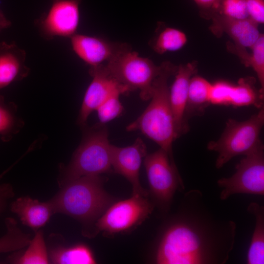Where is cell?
I'll return each mask as SVG.
<instances>
[{
  "instance_id": "2",
  "label": "cell",
  "mask_w": 264,
  "mask_h": 264,
  "mask_svg": "<svg viewBox=\"0 0 264 264\" xmlns=\"http://www.w3.org/2000/svg\"><path fill=\"white\" fill-rule=\"evenodd\" d=\"M153 86L151 101L144 112L126 127L128 132L140 131L154 141L168 154L176 167L173 153V143L176 139L174 118L169 99L168 79L175 74L177 66L169 61L163 62Z\"/></svg>"
},
{
  "instance_id": "33",
  "label": "cell",
  "mask_w": 264,
  "mask_h": 264,
  "mask_svg": "<svg viewBox=\"0 0 264 264\" xmlns=\"http://www.w3.org/2000/svg\"><path fill=\"white\" fill-rule=\"evenodd\" d=\"M11 25V22L5 17L0 8V33L3 29L7 28Z\"/></svg>"
},
{
  "instance_id": "20",
  "label": "cell",
  "mask_w": 264,
  "mask_h": 264,
  "mask_svg": "<svg viewBox=\"0 0 264 264\" xmlns=\"http://www.w3.org/2000/svg\"><path fill=\"white\" fill-rule=\"evenodd\" d=\"M247 210L255 217L256 223L248 249L247 262L249 264H264V207L252 202Z\"/></svg>"
},
{
  "instance_id": "28",
  "label": "cell",
  "mask_w": 264,
  "mask_h": 264,
  "mask_svg": "<svg viewBox=\"0 0 264 264\" xmlns=\"http://www.w3.org/2000/svg\"><path fill=\"white\" fill-rule=\"evenodd\" d=\"M119 96L115 95L110 97L96 109L99 123L105 124L122 113L123 107L119 101Z\"/></svg>"
},
{
  "instance_id": "14",
  "label": "cell",
  "mask_w": 264,
  "mask_h": 264,
  "mask_svg": "<svg viewBox=\"0 0 264 264\" xmlns=\"http://www.w3.org/2000/svg\"><path fill=\"white\" fill-rule=\"evenodd\" d=\"M70 41L75 54L90 66L107 62L127 44L76 33L70 37Z\"/></svg>"
},
{
  "instance_id": "25",
  "label": "cell",
  "mask_w": 264,
  "mask_h": 264,
  "mask_svg": "<svg viewBox=\"0 0 264 264\" xmlns=\"http://www.w3.org/2000/svg\"><path fill=\"white\" fill-rule=\"evenodd\" d=\"M187 42L184 33L176 28L167 27L158 35L152 44V48L155 52L161 54L179 50Z\"/></svg>"
},
{
  "instance_id": "12",
  "label": "cell",
  "mask_w": 264,
  "mask_h": 264,
  "mask_svg": "<svg viewBox=\"0 0 264 264\" xmlns=\"http://www.w3.org/2000/svg\"><path fill=\"white\" fill-rule=\"evenodd\" d=\"M111 154L112 168L131 183L132 195L148 197L149 193L139 180L141 161L147 154V147L142 139L138 137L132 145L125 147L111 145Z\"/></svg>"
},
{
  "instance_id": "30",
  "label": "cell",
  "mask_w": 264,
  "mask_h": 264,
  "mask_svg": "<svg viewBox=\"0 0 264 264\" xmlns=\"http://www.w3.org/2000/svg\"><path fill=\"white\" fill-rule=\"evenodd\" d=\"M249 18L257 24L264 22V0H245Z\"/></svg>"
},
{
  "instance_id": "16",
  "label": "cell",
  "mask_w": 264,
  "mask_h": 264,
  "mask_svg": "<svg viewBox=\"0 0 264 264\" xmlns=\"http://www.w3.org/2000/svg\"><path fill=\"white\" fill-rule=\"evenodd\" d=\"M26 52L14 42L0 43V89L26 77Z\"/></svg>"
},
{
  "instance_id": "32",
  "label": "cell",
  "mask_w": 264,
  "mask_h": 264,
  "mask_svg": "<svg viewBox=\"0 0 264 264\" xmlns=\"http://www.w3.org/2000/svg\"><path fill=\"white\" fill-rule=\"evenodd\" d=\"M194 0L200 8L204 10L212 9L213 10L212 12H213L215 10L218 0Z\"/></svg>"
},
{
  "instance_id": "22",
  "label": "cell",
  "mask_w": 264,
  "mask_h": 264,
  "mask_svg": "<svg viewBox=\"0 0 264 264\" xmlns=\"http://www.w3.org/2000/svg\"><path fill=\"white\" fill-rule=\"evenodd\" d=\"M23 125V121L17 115L16 105L6 103L0 95V136L2 140L10 141Z\"/></svg>"
},
{
  "instance_id": "13",
  "label": "cell",
  "mask_w": 264,
  "mask_h": 264,
  "mask_svg": "<svg viewBox=\"0 0 264 264\" xmlns=\"http://www.w3.org/2000/svg\"><path fill=\"white\" fill-rule=\"evenodd\" d=\"M197 71L196 61L177 66L174 81L169 89V99L174 118L176 139L187 133L189 127L184 121V112L191 78Z\"/></svg>"
},
{
  "instance_id": "3",
  "label": "cell",
  "mask_w": 264,
  "mask_h": 264,
  "mask_svg": "<svg viewBox=\"0 0 264 264\" xmlns=\"http://www.w3.org/2000/svg\"><path fill=\"white\" fill-rule=\"evenodd\" d=\"M104 180L100 175H87L65 184L50 200L54 213H63L84 223L97 220L114 201L104 189Z\"/></svg>"
},
{
  "instance_id": "31",
  "label": "cell",
  "mask_w": 264,
  "mask_h": 264,
  "mask_svg": "<svg viewBox=\"0 0 264 264\" xmlns=\"http://www.w3.org/2000/svg\"><path fill=\"white\" fill-rule=\"evenodd\" d=\"M14 195L12 186L8 183L0 185V213L4 209L8 200Z\"/></svg>"
},
{
  "instance_id": "6",
  "label": "cell",
  "mask_w": 264,
  "mask_h": 264,
  "mask_svg": "<svg viewBox=\"0 0 264 264\" xmlns=\"http://www.w3.org/2000/svg\"><path fill=\"white\" fill-rule=\"evenodd\" d=\"M264 125V107L246 120L229 119L220 137L207 144L208 150L218 154L216 168H221L235 156L246 155L262 143L260 134Z\"/></svg>"
},
{
  "instance_id": "34",
  "label": "cell",
  "mask_w": 264,
  "mask_h": 264,
  "mask_svg": "<svg viewBox=\"0 0 264 264\" xmlns=\"http://www.w3.org/2000/svg\"><path fill=\"white\" fill-rule=\"evenodd\" d=\"M9 170V169H7L6 171L4 172L2 174H1L0 175V179L2 177V176Z\"/></svg>"
},
{
  "instance_id": "11",
  "label": "cell",
  "mask_w": 264,
  "mask_h": 264,
  "mask_svg": "<svg viewBox=\"0 0 264 264\" xmlns=\"http://www.w3.org/2000/svg\"><path fill=\"white\" fill-rule=\"evenodd\" d=\"M92 81L85 94L77 123L83 127L90 114L106 100L115 95L129 93V89L111 77L104 65L90 66Z\"/></svg>"
},
{
  "instance_id": "5",
  "label": "cell",
  "mask_w": 264,
  "mask_h": 264,
  "mask_svg": "<svg viewBox=\"0 0 264 264\" xmlns=\"http://www.w3.org/2000/svg\"><path fill=\"white\" fill-rule=\"evenodd\" d=\"M103 65L109 74L130 92L138 90L141 99H151L153 83L160 71V65L139 56L128 44Z\"/></svg>"
},
{
  "instance_id": "27",
  "label": "cell",
  "mask_w": 264,
  "mask_h": 264,
  "mask_svg": "<svg viewBox=\"0 0 264 264\" xmlns=\"http://www.w3.org/2000/svg\"><path fill=\"white\" fill-rule=\"evenodd\" d=\"M216 11L231 18H249L245 0H218L214 12Z\"/></svg>"
},
{
  "instance_id": "4",
  "label": "cell",
  "mask_w": 264,
  "mask_h": 264,
  "mask_svg": "<svg viewBox=\"0 0 264 264\" xmlns=\"http://www.w3.org/2000/svg\"><path fill=\"white\" fill-rule=\"evenodd\" d=\"M83 128V139L62 173L61 186L83 176L101 175L111 170V144L107 127L99 123L91 127L86 125Z\"/></svg>"
},
{
  "instance_id": "19",
  "label": "cell",
  "mask_w": 264,
  "mask_h": 264,
  "mask_svg": "<svg viewBox=\"0 0 264 264\" xmlns=\"http://www.w3.org/2000/svg\"><path fill=\"white\" fill-rule=\"evenodd\" d=\"M228 106L234 107L253 106L260 109L264 107V92L255 87L253 77L241 78L237 85H233Z\"/></svg>"
},
{
  "instance_id": "17",
  "label": "cell",
  "mask_w": 264,
  "mask_h": 264,
  "mask_svg": "<svg viewBox=\"0 0 264 264\" xmlns=\"http://www.w3.org/2000/svg\"><path fill=\"white\" fill-rule=\"evenodd\" d=\"M11 210L17 215L23 224L34 229L44 226L54 214L50 200L42 202L29 197H20L14 201Z\"/></svg>"
},
{
  "instance_id": "18",
  "label": "cell",
  "mask_w": 264,
  "mask_h": 264,
  "mask_svg": "<svg viewBox=\"0 0 264 264\" xmlns=\"http://www.w3.org/2000/svg\"><path fill=\"white\" fill-rule=\"evenodd\" d=\"M211 86L212 84L199 76H193L190 79L184 112V121L188 126L190 118L203 115L210 104Z\"/></svg>"
},
{
  "instance_id": "1",
  "label": "cell",
  "mask_w": 264,
  "mask_h": 264,
  "mask_svg": "<svg viewBox=\"0 0 264 264\" xmlns=\"http://www.w3.org/2000/svg\"><path fill=\"white\" fill-rule=\"evenodd\" d=\"M197 221L181 220L168 227L157 247L155 262L159 264H199L219 261L214 238Z\"/></svg>"
},
{
  "instance_id": "10",
  "label": "cell",
  "mask_w": 264,
  "mask_h": 264,
  "mask_svg": "<svg viewBox=\"0 0 264 264\" xmlns=\"http://www.w3.org/2000/svg\"><path fill=\"white\" fill-rule=\"evenodd\" d=\"M47 12L35 21L41 36L49 40L56 37H71L76 34L82 0H51Z\"/></svg>"
},
{
  "instance_id": "26",
  "label": "cell",
  "mask_w": 264,
  "mask_h": 264,
  "mask_svg": "<svg viewBox=\"0 0 264 264\" xmlns=\"http://www.w3.org/2000/svg\"><path fill=\"white\" fill-rule=\"evenodd\" d=\"M246 66H251L256 72L260 84L261 90L264 89V36L261 34L251 48Z\"/></svg>"
},
{
  "instance_id": "15",
  "label": "cell",
  "mask_w": 264,
  "mask_h": 264,
  "mask_svg": "<svg viewBox=\"0 0 264 264\" xmlns=\"http://www.w3.org/2000/svg\"><path fill=\"white\" fill-rule=\"evenodd\" d=\"M211 13V31L217 35L226 33L235 44L240 46L251 48L261 34L258 24L250 18L236 19L217 12Z\"/></svg>"
},
{
  "instance_id": "23",
  "label": "cell",
  "mask_w": 264,
  "mask_h": 264,
  "mask_svg": "<svg viewBox=\"0 0 264 264\" xmlns=\"http://www.w3.org/2000/svg\"><path fill=\"white\" fill-rule=\"evenodd\" d=\"M26 251L19 256H10L8 262L19 264H46L49 263L42 230L37 231Z\"/></svg>"
},
{
  "instance_id": "9",
  "label": "cell",
  "mask_w": 264,
  "mask_h": 264,
  "mask_svg": "<svg viewBox=\"0 0 264 264\" xmlns=\"http://www.w3.org/2000/svg\"><path fill=\"white\" fill-rule=\"evenodd\" d=\"M144 163L151 195L159 205L168 207L176 190L184 188L177 167L172 165L168 154L161 148L147 154Z\"/></svg>"
},
{
  "instance_id": "21",
  "label": "cell",
  "mask_w": 264,
  "mask_h": 264,
  "mask_svg": "<svg viewBox=\"0 0 264 264\" xmlns=\"http://www.w3.org/2000/svg\"><path fill=\"white\" fill-rule=\"evenodd\" d=\"M51 262L57 264H93L96 263L91 250L79 244L70 247L59 246L50 251Z\"/></svg>"
},
{
  "instance_id": "24",
  "label": "cell",
  "mask_w": 264,
  "mask_h": 264,
  "mask_svg": "<svg viewBox=\"0 0 264 264\" xmlns=\"http://www.w3.org/2000/svg\"><path fill=\"white\" fill-rule=\"evenodd\" d=\"M6 233L0 238V253L20 250L29 243L30 235L23 232L12 218L5 219Z\"/></svg>"
},
{
  "instance_id": "7",
  "label": "cell",
  "mask_w": 264,
  "mask_h": 264,
  "mask_svg": "<svg viewBox=\"0 0 264 264\" xmlns=\"http://www.w3.org/2000/svg\"><path fill=\"white\" fill-rule=\"evenodd\" d=\"M231 176L218 181L223 188L220 198L225 200L236 194L264 195V147L261 143L244 155Z\"/></svg>"
},
{
  "instance_id": "8",
  "label": "cell",
  "mask_w": 264,
  "mask_h": 264,
  "mask_svg": "<svg viewBox=\"0 0 264 264\" xmlns=\"http://www.w3.org/2000/svg\"><path fill=\"white\" fill-rule=\"evenodd\" d=\"M153 209L147 197L132 195L112 203L96 220L95 231L108 235L128 232L141 224Z\"/></svg>"
},
{
  "instance_id": "29",
  "label": "cell",
  "mask_w": 264,
  "mask_h": 264,
  "mask_svg": "<svg viewBox=\"0 0 264 264\" xmlns=\"http://www.w3.org/2000/svg\"><path fill=\"white\" fill-rule=\"evenodd\" d=\"M233 84L225 81H219L212 84L210 104L228 106L230 93Z\"/></svg>"
}]
</instances>
